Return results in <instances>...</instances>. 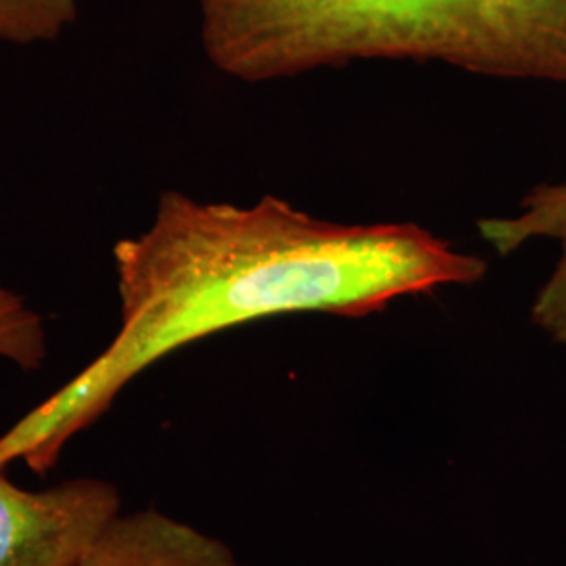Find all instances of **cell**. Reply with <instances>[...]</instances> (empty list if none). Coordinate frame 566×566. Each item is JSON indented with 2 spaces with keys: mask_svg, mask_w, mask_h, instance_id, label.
Segmentation results:
<instances>
[{
  "mask_svg": "<svg viewBox=\"0 0 566 566\" xmlns=\"http://www.w3.org/2000/svg\"><path fill=\"white\" fill-rule=\"evenodd\" d=\"M120 332L76 378L0 437V470L44 474L122 388L182 346L294 313L365 317L443 285H472L486 263L413 223L340 224L275 196L254 206L164 191L151 224L114 245Z\"/></svg>",
  "mask_w": 566,
  "mask_h": 566,
  "instance_id": "obj_1",
  "label": "cell"
},
{
  "mask_svg": "<svg viewBox=\"0 0 566 566\" xmlns=\"http://www.w3.org/2000/svg\"><path fill=\"white\" fill-rule=\"evenodd\" d=\"M210 63L243 82L361 60L566 84V0H198Z\"/></svg>",
  "mask_w": 566,
  "mask_h": 566,
  "instance_id": "obj_2",
  "label": "cell"
},
{
  "mask_svg": "<svg viewBox=\"0 0 566 566\" xmlns=\"http://www.w3.org/2000/svg\"><path fill=\"white\" fill-rule=\"evenodd\" d=\"M116 514L120 493L107 481L25 491L0 470V566H67Z\"/></svg>",
  "mask_w": 566,
  "mask_h": 566,
  "instance_id": "obj_3",
  "label": "cell"
},
{
  "mask_svg": "<svg viewBox=\"0 0 566 566\" xmlns=\"http://www.w3.org/2000/svg\"><path fill=\"white\" fill-rule=\"evenodd\" d=\"M67 566H240L233 549L158 510L116 514Z\"/></svg>",
  "mask_w": 566,
  "mask_h": 566,
  "instance_id": "obj_4",
  "label": "cell"
},
{
  "mask_svg": "<svg viewBox=\"0 0 566 566\" xmlns=\"http://www.w3.org/2000/svg\"><path fill=\"white\" fill-rule=\"evenodd\" d=\"M81 0H0V41L53 42L78 20Z\"/></svg>",
  "mask_w": 566,
  "mask_h": 566,
  "instance_id": "obj_5",
  "label": "cell"
},
{
  "mask_svg": "<svg viewBox=\"0 0 566 566\" xmlns=\"http://www.w3.org/2000/svg\"><path fill=\"white\" fill-rule=\"evenodd\" d=\"M46 353L41 315L18 292L0 283V359L32 371L44 364Z\"/></svg>",
  "mask_w": 566,
  "mask_h": 566,
  "instance_id": "obj_6",
  "label": "cell"
},
{
  "mask_svg": "<svg viewBox=\"0 0 566 566\" xmlns=\"http://www.w3.org/2000/svg\"><path fill=\"white\" fill-rule=\"evenodd\" d=\"M525 208L518 219L486 223V238L502 254L512 252L531 238H556L560 231H565L566 185L535 189L526 198Z\"/></svg>",
  "mask_w": 566,
  "mask_h": 566,
  "instance_id": "obj_7",
  "label": "cell"
},
{
  "mask_svg": "<svg viewBox=\"0 0 566 566\" xmlns=\"http://www.w3.org/2000/svg\"><path fill=\"white\" fill-rule=\"evenodd\" d=\"M563 242V254L554 273L544 283L531 306V322L537 325L552 343L566 348V229L556 235Z\"/></svg>",
  "mask_w": 566,
  "mask_h": 566,
  "instance_id": "obj_8",
  "label": "cell"
}]
</instances>
